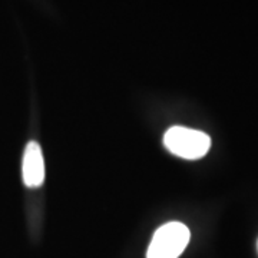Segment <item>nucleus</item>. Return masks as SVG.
Listing matches in <instances>:
<instances>
[{"label": "nucleus", "instance_id": "f257e3e1", "mask_svg": "<svg viewBox=\"0 0 258 258\" xmlns=\"http://www.w3.org/2000/svg\"><path fill=\"white\" fill-rule=\"evenodd\" d=\"M164 145L176 157L194 161L207 155L211 148V138L197 129L172 126L164 135Z\"/></svg>", "mask_w": 258, "mask_h": 258}, {"label": "nucleus", "instance_id": "f03ea898", "mask_svg": "<svg viewBox=\"0 0 258 258\" xmlns=\"http://www.w3.org/2000/svg\"><path fill=\"white\" fill-rule=\"evenodd\" d=\"M191 238L188 227L181 222H168L159 227L148 247L147 258H178Z\"/></svg>", "mask_w": 258, "mask_h": 258}, {"label": "nucleus", "instance_id": "7ed1b4c3", "mask_svg": "<svg viewBox=\"0 0 258 258\" xmlns=\"http://www.w3.org/2000/svg\"><path fill=\"white\" fill-rule=\"evenodd\" d=\"M22 175H23V182L29 188H37L45 181V161H43L42 148L36 141L29 142L25 149Z\"/></svg>", "mask_w": 258, "mask_h": 258}, {"label": "nucleus", "instance_id": "20e7f679", "mask_svg": "<svg viewBox=\"0 0 258 258\" xmlns=\"http://www.w3.org/2000/svg\"><path fill=\"white\" fill-rule=\"evenodd\" d=\"M257 248H258V242H257Z\"/></svg>", "mask_w": 258, "mask_h": 258}]
</instances>
